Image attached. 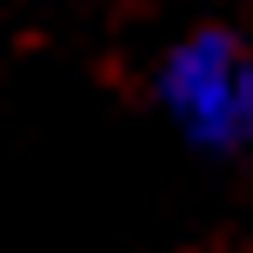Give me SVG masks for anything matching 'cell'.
Listing matches in <instances>:
<instances>
[{"mask_svg":"<svg viewBox=\"0 0 253 253\" xmlns=\"http://www.w3.org/2000/svg\"><path fill=\"white\" fill-rule=\"evenodd\" d=\"M153 100L193 153H253V47L227 27H193L160 53Z\"/></svg>","mask_w":253,"mask_h":253,"instance_id":"1","label":"cell"}]
</instances>
